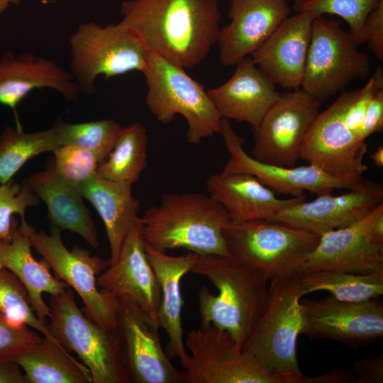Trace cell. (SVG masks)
Masks as SVG:
<instances>
[{
    "instance_id": "obj_1",
    "label": "cell",
    "mask_w": 383,
    "mask_h": 383,
    "mask_svg": "<svg viewBox=\"0 0 383 383\" xmlns=\"http://www.w3.org/2000/svg\"><path fill=\"white\" fill-rule=\"evenodd\" d=\"M120 12L148 52L185 69L205 60L221 29L218 0H127Z\"/></svg>"
},
{
    "instance_id": "obj_2",
    "label": "cell",
    "mask_w": 383,
    "mask_h": 383,
    "mask_svg": "<svg viewBox=\"0 0 383 383\" xmlns=\"http://www.w3.org/2000/svg\"><path fill=\"white\" fill-rule=\"evenodd\" d=\"M191 272L209 279L217 289L198 291L201 323L228 332L243 347L266 307L269 280L257 268L233 255L196 254Z\"/></svg>"
},
{
    "instance_id": "obj_3",
    "label": "cell",
    "mask_w": 383,
    "mask_h": 383,
    "mask_svg": "<svg viewBox=\"0 0 383 383\" xmlns=\"http://www.w3.org/2000/svg\"><path fill=\"white\" fill-rule=\"evenodd\" d=\"M140 221L145 243L157 250L180 248L198 255H231L223 234L230 218L209 195L165 194Z\"/></svg>"
},
{
    "instance_id": "obj_4",
    "label": "cell",
    "mask_w": 383,
    "mask_h": 383,
    "mask_svg": "<svg viewBox=\"0 0 383 383\" xmlns=\"http://www.w3.org/2000/svg\"><path fill=\"white\" fill-rule=\"evenodd\" d=\"M271 280L265 311L243 350L278 383H304L306 376L296 355L302 326L300 301L306 295L300 275L289 273Z\"/></svg>"
},
{
    "instance_id": "obj_5",
    "label": "cell",
    "mask_w": 383,
    "mask_h": 383,
    "mask_svg": "<svg viewBox=\"0 0 383 383\" xmlns=\"http://www.w3.org/2000/svg\"><path fill=\"white\" fill-rule=\"evenodd\" d=\"M143 73L148 87L146 104L157 121L167 124L175 116H182L188 124L187 140L193 145L220 133L222 118L204 87L185 68L148 52Z\"/></svg>"
},
{
    "instance_id": "obj_6",
    "label": "cell",
    "mask_w": 383,
    "mask_h": 383,
    "mask_svg": "<svg viewBox=\"0 0 383 383\" xmlns=\"http://www.w3.org/2000/svg\"><path fill=\"white\" fill-rule=\"evenodd\" d=\"M49 330L87 367L92 383H126L130 378L122 357L118 329H107L84 315L70 288L51 296Z\"/></svg>"
},
{
    "instance_id": "obj_7",
    "label": "cell",
    "mask_w": 383,
    "mask_h": 383,
    "mask_svg": "<svg viewBox=\"0 0 383 383\" xmlns=\"http://www.w3.org/2000/svg\"><path fill=\"white\" fill-rule=\"evenodd\" d=\"M70 71L80 93L93 94L96 80L144 72L148 51L131 30L120 23L105 26L80 24L70 35Z\"/></svg>"
},
{
    "instance_id": "obj_8",
    "label": "cell",
    "mask_w": 383,
    "mask_h": 383,
    "mask_svg": "<svg viewBox=\"0 0 383 383\" xmlns=\"http://www.w3.org/2000/svg\"><path fill=\"white\" fill-rule=\"evenodd\" d=\"M370 70L369 55L339 21L314 18L301 89L323 102L354 80L367 79Z\"/></svg>"
},
{
    "instance_id": "obj_9",
    "label": "cell",
    "mask_w": 383,
    "mask_h": 383,
    "mask_svg": "<svg viewBox=\"0 0 383 383\" xmlns=\"http://www.w3.org/2000/svg\"><path fill=\"white\" fill-rule=\"evenodd\" d=\"M230 253L262 271L268 279L292 272L316 246L319 235L272 220L229 221L223 231Z\"/></svg>"
},
{
    "instance_id": "obj_10",
    "label": "cell",
    "mask_w": 383,
    "mask_h": 383,
    "mask_svg": "<svg viewBox=\"0 0 383 383\" xmlns=\"http://www.w3.org/2000/svg\"><path fill=\"white\" fill-rule=\"evenodd\" d=\"M30 241L55 277L77 292L84 303L85 315L105 328L118 329V299L97 284L98 276L109 265L108 260L92 255L77 245L68 250L60 229L54 226L49 235L33 228Z\"/></svg>"
},
{
    "instance_id": "obj_11",
    "label": "cell",
    "mask_w": 383,
    "mask_h": 383,
    "mask_svg": "<svg viewBox=\"0 0 383 383\" xmlns=\"http://www.w3.org/2000/svg\"><path fill=\"white\" fill-rule=\"evenodd\" d=\"M321 104L301 88L280 93L258 125L252 127L254 144L250 155L262 163L295 167L304 138Z\"/></svg>"
},
{
    "instance_id": "obj_12",
    "label": "cell",
    "mask_w": 383,
    "mask_h": 383,
    "mask_svg": "<svg viewBox=\"0 0 383 383\" xmlns=\"http://www.w3.org/2000/svg\"><path fill=\"white\" fill-rule=\"evenodd\" d=\"M186 383H278L230 334L211 323L189 332Z\"/></svg>"
},
{
    "instance_id": "obj_13",
    "label": "cell",
    "mask_w": 383,
    "mask_h": 383,
    "mask_svg": "<svg viewBox=\"0 0 383 383\" xmlns=\"http://www.w3.org/2000/svg\"><path fill=\"white\" fill-rule=\"evenodd\" d=\"M301 332L311 339H329L357 348L383 338V304L378 298L350 302L331 295L300 301Z\"/></svg>"
},
{
    "instance_id": "obj_14",
    "label": "cell",
    "mask_w": 383,
    "mask_h": 383,
    "mask_svg": "<svg viewBox=\"0 0 383 383\" xmlns=\"http://www.w3.org/2000/svg\"><path fill=\"white\" fill-rule=\"evenodd\" d=\"M220 134L230 155L222 172L251 174L274 193L297 197L309 192L318 196L335 189H355L365 180L362 176L333 177L311 165L287 167L259 162L245 150L243 138L227 119L221 120Z\"/></svg>"
},
{
    "instance_id": "obj_15",
    "label": "cell",
    "mask_w": 383,
    "mask_h": 383,
    "mask_svg": "<svg viewBox=\"0 0 383 383\" xmlns=\"http://www.w3.org/2000/svg\"><path fill=\"white\" fill-rule=\"evenodd\" d=\"M340 95L319 112L303 141L300 159L337 177H357L368 170L364 157L368 146L346 125Z\"/></svg>"
},
{
    "instance_id": "obj_16",
    "label": "cell",
    "mask_w": 383,
    "mask_h": 383,
    "mask_svg": "<svg viewBox=\"0 0 383 383\" xmlns=\"http://www.w3.org/2000/svg\"><path fill=\"white\" fill-rule=\"evenodd\" d=\"M382 211L383 202L357 222L321 235L314 249L290 273L328 270L365 274L383 270V245L370 236L372 224Z\"/></svg>"
},
{
    "instance_id": "obj_17",
    "label": "cell",
    "mask_w": 383,
    "mask_h": 383,
    "mask_svg": "<svg viewBox=\"0 0 383 383\" xmlns=\"http://www.w3.org/2000/svg\"><path fill=\"white\" fill-rule=\"evenodd\" d=\"M118 329L126 350L130 380L136 383H185L184 371L177 370L162 348L159 323L138 306L118 299Z\"/></svg>"
},
{
    "instance_id": "obj_18",
    "label": "cell",
    "mask_w": 383,
    "mask_h": 383,
    "mask_svg": "<svg viewBox=\"0 0 383 383\" xmlns=\"http://www.w3.org/2000/svg\"><path fill=\"white\" fill-rule=\"evenodd\" d=\"M383 202L382 184L369 179L340 195L326 194L296 202L270 220L287 223L321 235L352 225Z\"/></svg>"
},
{
    "instance_id": "obj_19",
    "label": "cell",
    "mask_w": 383,
    "mask_h": 383,
    "mask_svg": "<svg viewBox=\"0 0 383 383\" xmlns=\"http://www.w3.org/2000/svg\"><path fill=\"white\" fill-rule=\"evenodd\" d=\"M97 284L117 299L135 304L158 323L160 287L145 252L140 217L131 227L117 260L98 276Z\"/></svg>"
},
{
    "instance_id": "obj_20",
    "label": "cell",
    "mask_w": 383,
    "mask_h": 383,
    "mask_svg": "<svg viewBox=\"0 0 383 383\" xmlns=\"http://www.w3.org/2000/svg\"><path fill=\"white\" fill-rule=\"evenodd\" d=\"M230 23L220 29L217 43L223 66L235 65L254 52L290 16L286 0H231Z\"/></svg>"
},
{
    "instance_id": "obj_21",
    "label": "cell",
    "mask_w": 383,
    "mask_h": 383,
    "mask_svg": "<svg viewBox=\"0 0 383 383\" xmlns=\"http://www.w3.org/2000/svg\"><path fill=\"white\" fill-rule=\"evenodd\" d=\"M315 18L306 11L289 16L251 54L274 84L289 90L301 88Z\"/></svg>"
},
{
    "instance_id": "obj_22",
    "label": "cell",
    "mask_w": 383,
    "mask_h": 383,
    "mask_svg": "<svg viewBox=\"0 0 383 383\" xmlns=\"http://www.w3.org/2000/svg\"><path fill=\"white\" fill-rule=\"evenodd\" d=\"M51 89L67 100L77 101L79 89L70 72L55 60L31 52L16 55L8 50L0 53V104L16 115L19 103L35 89Z\"/></svg>"
},
{
    "instance_id": "obj_23",
    "label": "cell",
    "mask_w": 383,
    "mask_h": 383,
    "mask_svg": "<svg viewBox=\"0 0 383 383\" xmlns=\"http://www.w3.org/2000/svg\"><path fill=\"white\" fill-rule=\"evenodd\" d=\"M235 65L228 81L207 93L222 119L255 127L281 92L251 57L248 56Z\"/></svg>"
},
{
    "instance_id": "obj_24",
    "label": "cell",
    "mask_w": 383,
    "mask_h": 383,
    "mask_svg": "<svg viewBox=\"0 0 383 383\" xmlns=\"http://www.w3.org/2000/svg\"><path fill=\"white\" fill-rule=\"evenodd\" d=\"M206 187L209 195L224 208L233 222L270 220L282 209L307 199L306 194L279 199L246 172L213 174L207 177Z\"/></svg>"
},
{
    "instance_id": "obj_25",
    "label": "cell",
    "mask_w": 383,
    "mask_h": 383,
    "mask_svg": "<svg viewBox=\"0 0 383 383\" xmlns=\"http://www.w3.org/2000/svg\"><path fill=\"white\" fill-rule=\"evenodd\" d=\"M148 260L157 278L161 292L158 311V323L167 335L166 353L170 359H178L183 369L187 365L189 355L187 352L183 338L182 310L183 299L181 281L191 272L196 254L171 256L157 250L145 243Z\"/></svg>"
},
{
    "instance_id": "obj_26",
    "label": "cell",
    "mask_w": 383,
    "mask_h": 383,
    "mask_svg": "<svg viewBox=\"0 0 383 383\" xmlns=\"http://www.w3.org/2000/svg\"><path fill=\"white\" fill-rule=\"evenodd\" d=\"M33 227L26 221L20 226L13 218V232L9 241L0 239V267L11 272L25 286L31 305L38 319L44 324L50 316V306L45 302L43 294L50 296L62 293L70 287L57 279L42 259L35 260L32 254L30 232Z\"/></svg>"
},
{
    "instance_id": "obj_27",
    "label": "cell",
    "mask_w": 383,
    "mask_h": 383,
    "mask_svg": "<svg viewBox=\"0 0 383 383\" xmlns=\"http://www.w3.org/2000/svg\"><path fill=\"white\" fill-rule=\"evenodd\" d=\"M24 182L43 200L54 226L77 233L91 247H98L97 230L79 189L60 177L52 162L44 170L30 174Z\"/></svg>"
},
{
    "instance_id": "obj_28",
    "label": "cell",
    "mask_w": 383,
    "mask_h": 383,
    "mask_svg": "<svg viewBox=\"0 0 383 383\" xmlns=\"http://www.w3.org/2000/svg\"><path fill=\"white\" fill-rule=\"evenodd\" d=\"M79 190L104 222L111 265L117 260L131 227L139 217L140 203L132 194V184L109 180L98 174L82 185Z\"/></svg>"
},
{
    "instance_id": "obj_29",
    "label": "cell",
    "mask_w": 383,
    "mask_h": 383,
    "mask_svg": "<svg viewBox=\"0 0 383 383\" xmlns=\"http://www.w3.org/2000/svg\"><path fill=\"white\" fill-rule=\"evenodd\" d=\"M28 383H92L89 370L58 342L44 337L13 359Z\"/></svg>"
},
{
    "instance_id": "obj_30",
    "label": "cell",
    "mask_w": 383,
    "mask_h": 383,
    "mask_svg": "<svg viewBox=\"0 0 383 383\" xmlns=\"http://www.w3.org/2000/svg\"><path fill=\"white\" fill-rule=\"evenodd\" d=\"M147 129L133 122L122 127L113 149L99 166L97 174L104 179L133 184L148 164Z\"/></svg>"
},
{
    "instance_id": "obj_31",
    "label": "cell",
    "mask_w": 383,
    "mask_h": 383,
    "mask_svg": "<svg viewBox=\"0 0 383 383\" xmlns=\"http://www.w3.org/2000/svg\"><path fill=\"white\" fill-rule=\"evenodd\" d=\"M299 275L305 294L326 291L338 300L350 302L376 299L383 294V270L365 274L317 270Z\"/></svg>"
},
{
    "instance_id": "obj_32",
    "label": "cell",
    "mask_w": 383,
    "mask_h": 383,
    "mask_svg": "<svg viewBox=\"0 0 383 383\" xmlns=\"http://www.w3.org/2000/svg\"><path fill=\"white\" fill-rule=\"evenodd\" d=\"M60 146L58 134L52 125L36 132H24L21 127L6 128L0 135V184L13 176L30 159Z\"/></svg>"
},
{
    "instance_id": "obj_33",
    "label": "cell",
    "mask_w": 383,
    "mask_h": 383,
    "mask_svg": "<svg viewBox=\"0 0 383 383\" xmlns=\"http://www.w3.org/2000/svg\"><path fill=\"white\" fill-rule=\"evenodd\" d=\"M60 146L73 145L91 150L100 164L105 160L121 133L122 126L112 119L70 123L55 122Z\"/></svg>"
},
{
    "instance_id": "obj_34",
    "label": "cell",
    "mask_w": 383,
    "mask_h": 383,
    "mask_svg": "<svg viewBox=\"0 0 383 383\" xmlns=\"http://www.w3.org/2000/svg\"><path fill=\"white\" fill-rule=\"evenodd\" d=\"M0 313L11 323L27 326L39 331L44 337L58 342L48 325L37 317L25 286L11 272L1 267Z\"/></svg>"
},
{
    "instance_id": "obj_35",
    "label": "cell",
    "mask_w": 383,
    "mask_h": 383,
    "mask_svg": "<svg viewBox=\"0 0 383 383\" xmlns=\"http://www.w3.org/2000/svg\"><path fill=\"white\" fill-rule=\"evenodd\" d=\"M383 0H304L295 3L296 12L306 11L316 17L336 15L349 26V33L359 46L365 44L364 25L368 15Z\"/></svg>"
},
{
    "instance_id": "obj_36",
    "label": "cell",
    "mask_w": 383,
    "mask_h": 383,
    "mask_svg": "<svg viewBox=\"0 0 383 383\" xmlns=\"http://www.w3.org/2000/svg\"><path fill=\"white\" fill-rule=\"evenodd\" d=\"M52 167L65 181L77 187L97 174L100 161L91 150L73 145H62L54 151Z\"/></svg>"
},
{
    "instance_id": "obj_37",
    "label": "cell",
    "mask_w": 383,
    "mask_h": 383,
    "mask_svg": "<svg viewBox=\"0 0 383 383\" xmlns=\"http://www.w3.org/2000/svg\"><path fill=\"white\" fill-rule=\"evenodd\" d=\"M40 203V198L23 182L19 185L13 181L0 184V239L9 241L13 232L12 216L19 214L26 220L28 207Z\"/></svg>"
},
{
    "instance_id": "obj_38",
    "label": "cell",
    "mask_w": 383,
    "mask_h": 383,
    "mask_svg": "<svg viewBox=\"0 0 383 383\" xmlns=\"http://www.w3.org/2000/svg\"><path fill=\"white\" fill-rule=\"evenodd\" d=\"M40 340L28 326L16 325L0 313V359H13Z\"/></svg>"
},
{
    "instance_id": "obj_39",
    "label": "cell",
    "mask_w": 383,
    "mask_h": 383,
    "mask_svg": "<svg viewBox=\"0 0 383 383\" xmlns=\"http://www.w3.org/2000/svg\"><path fill=\"white\" fill-rule=\"evenodd\" d=\"M365 43L373 55L383 60V1L368 15L364 25Z\"/></svg>"
},
{
    "instance_id": "obj_40",
    "label": "cell",
    "mask_w": 383,
    "mask_h": 383,
    "mask_svg": "<svg viewBox=\"0 0 383 383\" xmlns=\"http://www.w3.org/2000/svg\"><path fill=\"white\" fill-rule=\"evenodd\" d=\"M352 373L357 383L383 382V355L361 358L354 362Z\"/></svg>"
},
{
    "instance_id": "obj_41",
    "label": "cell",
    "mask_w": 383,
    "mask_h": 383,
    "mask_svg": "<svg viewBox=\"0 0 383 383\" xmlns=\"http://www.w3.org/2000/svg\"><path fill=\"white\" fill-rule=\"evenodd\" d=\"M383 128V88L379 89L372 96L362 123L360 137L365 140L374 133H379Z\"/></svg>"
},
{
    "instance_id": "obj_42",
    "label": "cell",
    "mask_w": 383,
    "mask_h": 383,
    "mask_svg": "<svg viewBox=\"0 0 383 383\" xmlns=\"http://www.w3.org/2000/svg\"><path fill=\"white\" fill-rule=\"evenodd\" d=\"M0 383H28L21 367L13 359H0Z\"/></svg>"
},
{
    "instance_id": "obj_43",
    "label": "cell",
    "mask_w": 383,
    "mask_h": 383,
    "mask_svg": "<svg viewBox=\"0 0 383 383\" xmlns=\"http://www.w3.org/2000/svg\"><path fill=\"white\" fill-rule=\"evenodd\" d=\"M348 383L355 382L351 370H335L314 377H305L304 383Z\"/></svg>"
},
{
    "instance_id": "obj_44",
    "label": "cell",
    "mask_w": 383,
    "mask_h": 383,
    "mask_svg": "<svg viewBox=\"0 0 383 383\" xmlns=\"http://www.w3.org/2000/svg\"><path fill=\"white\" fill-rule=\"evenodd\" d=\"M370 236L374 242L383 245V211L374 220L371 226Z\"/></svg>"
},
{
    "instance_id": "obj_45",
    "label": "cell",
    "mask_w": 383,
    "mask_h": 383,
    "mask_svg": "<svg viewBox=\"0 0 383 383\" xmlns=\"http://www.w3.org/2000/svg\"><path fill=\"white\" fill-rule=\"evenodd\" d=\"M371 158L376 166L378 167H383V147L382 145L379 146L372 154Z\"/></svg>"
},
{
    "instance_id": "obj_46",
    "label": "cell",
    "mask_w": 383,
    "mask_h": 383,
    "mask_svg": "<svg viewBox=\"0 0 383 383\" xmlns=\"http://www.w3.org/2000/svg\"><path fill=\"white\" fill-rule=\"evenodd\" d=\"M21 0H0V14L3 13L10 5L18 4Z\"/></svg>"
},
{
    "instance_id": "obj_47",
    "label": "cell",
    "mask_w": 383,
    "mask_h": 383,
    "mask_svg": "<svg viewBox=\"0 0 383 383\" xmlns=\"http://www.w3.org/2000/svg\"><path fill=\"white\" fill-rule=\"evenodd\" d=\"M294 1V3H298V2H301L304 0H293Z\"/></svg>"
},
{
    "instance_id": "obj_48",
    "label": "cell",
    "mask_w": 383,
    "mask_h": 383,
    "mask_svg": "<svg viewBox=\"0 0 383 383\" xmlns=\"http://www.w3.org/2000/svg\"><path fill=\"white\" fill-rule=\"evenodd\" d=\"M218 1H231V0H218Z\"/></svg>"
}]
</instances>
